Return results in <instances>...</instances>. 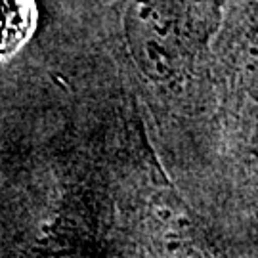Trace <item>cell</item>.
<instances>
[{
  "mask_svg": "<svg viewBox=\"0 0 258 258\" xmlns=\"http://www.w3.org/2000/svg\"><path fill=\"white\" fill-rule=\"evenodd\" d=\"M224 159L258 149V0H226L211 46Z\"/></svg>",
  "mask_w": 258,
  "mask_h": 258,
  "instance_id": "2",
  "label": "cell"
},
{
  "mask_svg": "<svg viewBox=\"0 0 258 258\" xmlns=\"http://www.w3.org/2000/svg\"><path fill=\"white\" fill-rule=\"evenodd\" d=\"M226 0H113L103 44L122 88L136 100L151 140L170 166L220 184V126L211 46Z\"/></svg>",
  "mask_w": 258,
  "mask_h": 258,
  "instance_id": "1",
  "label": "cell"
},
{
  "mask_svg": "<svg viewBox=\"0 0 258 258\" xmlns=\"http://www.w3.org/2000/svg\"><path fill=\"white\" fill-rule=\"evenodd\" d=\"M214 197L226 203L212 224L224 254H258V149L226 157Z\"/></svg>",
  "mask_w": 258,
  "mask_h": 258,
  "instance_id": "3",
  "label": "cell"
},
{
  "mask_svg": "<svg viewBox=\"0 0 258 258\" xmlns=\"http://www.w3.org/2000/svg\"><path fill=\"white\" fill-rule=\"evenodd\" d=\"M33 0H0V61L27 40L35 25Z\"/></svg>",
  "mask_w": 258,
  "mask_h": 258,
  "instance_id": "4",
  "label": "cell"
}]
</instances>
